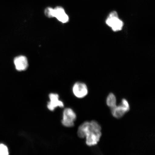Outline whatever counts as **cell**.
I'll return each mask as SVG.
<instances>
[{
  "label": "cell",
  "mask_w": 155,
  "mask_h": 155,
  "mask_svg": "<svg viewBox=\"0 0 155 155\" xmlns=\"http://www.w3.org/2000/svg\"><path fill=\"white\" fill-rule=\"evenodd\" d=\"M112 116L117 119H120L123 117L127 112L129 111L128 108L126 107L123 104L111 108Z\"/></svg>",
  "instance_id": "ba28073f"
},
{
  "label": "cell",
  "mask_w": 155,
  "mask_h": 155,
  "mask_svg": "<svg viewBox=\"0 0 155 155\" xmlns=\"http://www.w3.org/2000/svg\"><path fill=\"white\" fill-rule=\"evenodd\" d=\"M106 104L111 108L116 106V98L113 93H110L106 99Z\"/></svg>",
  "instance_id": "9c48e42d"
},
{
  "label": "cell",
  "mask_w": 155,
  "mask_h": 155,
  "mask_svg": "<svg viewBox=\"0 0 155 155\" xmlns=\"http://www.w3.org/2000/svg\"><path fill=\"white\" fill-rule=\"evenodd\" d=\"M9 154L8 149L6 145L0 144V155H8Z\"/></svg>",
  "instance_id": "30bf717a"
},
{
  "label": "cell",
  "mask_w": 155,
  "mask_h": 155,
  "mask_svg": "<svg viewBox=\"0 0 155 155\" xmlns=\"http://www.w3.org/2000/svg\"><path fill=\"white\" fill-rule=\"evenodd\" d=\"M45 15L48 18L55 17L58 20L63 23H66L69 21L68 15L66 13L62 7L57 6L55 8L48 7L45 10Z\"/></svg>",
  "instance_id": "7a4b0ae2"
},
{
  "label": "cell",
  "mask_w": 155,
  "mask_h": 155,
  "mask_svg": "<svg viewBox=\"0 0 155 155\" xmlns=\"http://www.w3.org/2000/svg\"><path fill=\"white\" fill-rule=\"evenodd\" d=\"M14 63L17 71H23L26 70L28 67V62L25 56L21 55L15 58Z\"/></svg>",
  "instance_id": "52a82bcc"
},
{
  "label": "cell",
  "mask_w": 155,
  "mask_h": 155,
  "mask_svg": "<svg viewBox=\"0 0 155 155\" xmlns=\"http://www.w3.org/2000/svg\"><path fill=\"white\" fill-rule=\"evenodd\" d=\"M101 130V127L96 121L90 122L85 135L86 144L88 146H94L98 144L102 136Z\"/></svg>",
  "instance_id": "6da1fadb"
},
{
  "label": "cell",
  "mask_w": 155,
  "mask_h": 155,
  "mask_svg": "<svg viewBox=\"0 0 155 155\" xmlns=\"http://www.w3.org/2000/svg\"><path fill=\"white\" fill-rule=\"evenodd\" d=\"M49 97L50 101L48 102L47 107L50 111H54L55 108L58 107H64L63 103L59 100V95L51 93L49 94Z\"/></svg>",
  "instance_id": "8992f818"
},
{
  "label": "cell",
  "mask_w": 155,
  "mask_h": 155,
  "mask_svg": "<svg viewBox=\"0 0 155 155\" xmlns=\"http://www.w3.org/2000/svg\"><path fill=\"white\" fill-rule=\"evenodd\" d=\"M76 118V114L72 109L69 108H65L63 111L61 123L65 127H73Z\"/></svg>",
  "instance_id": "277c9868"
},
{
  "label": "cell",
  "mask_w": 155,
  "mask_h": 155,
  "mask_svg": "<svg viewBox=\"0 0 155 155\" xmlns=\"http://www.w3.org/2000/svg\"><path fill=\"white\" fill-rule=\"evenodd\" d=\"M106 23L114 32L121 30L124 25L123 21L119 18L118 13L115 11L110 13L106 19Z\"/></svg>",
  "instance_id": "3957f363"
},
{
  "label": "cell",
  "mask_w": 155,
  "mask_h": 155,
  "mask_svg": "<svg viewBox=\"0 0 155 155\" xmlns=\"http://www.w3.org/2000/svg\"><path fill=\"white\" fill-rule=\"evenodd\" d=\"M73 92L74 94L77 98H83L88 94V88L85 83L78 82L74 85Z\"/></svg>",
  "instance_id": "5b68a950"
}]
</instances>
